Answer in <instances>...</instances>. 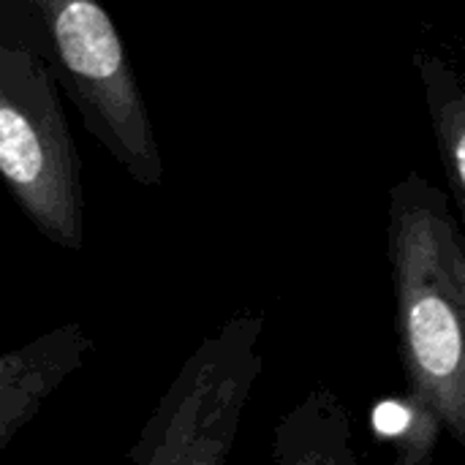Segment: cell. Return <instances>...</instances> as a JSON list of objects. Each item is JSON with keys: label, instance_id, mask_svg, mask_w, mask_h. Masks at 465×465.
Returning <instances> with one entry per match:
<instances>
[{"label": "cell", "instance_id": "6", "mask_svg": "<svg viewBox=\"0 0 465 465\" xmlns=\"http://www.w3.org/2000/svg\"><path fill=\"white\" fill-rule=\"evenodd\" d=\"M272 463L281 465H357L351 420L343 401L327 387L313 390L292 409L272 433Z\"/></svg>", "mask_w": 465, "mask_h": 465}, {"label": "cell", "instance_id": "8", "mask_svg": "<svg viewBox=\"0 0 465 465\" xmlns=\"http://www.w3.org/2000/svg\"><path fill=\"white\" fill-rule=\"evenodd\" d=\"M373 430L395 447L398 465L428 463L444 433L436 411L409 390L403 398H390L376 406Z\"/></svg>", "mask_w": 465, "mask_h": 465}, {"label": "cell", "instance_id": "4", "mask_svg": "<svg viewBox=\"0 0 465 465\" xmlns=\"http://www.w3.org/2000/svg\"><path fill=\"white\" fill-rule=\"evenodd\" d=\"M262 330V311H240L204 338L125 458L136 465L226 463L251 390L264 368L259 357Z\"/></svg>", "mask_w": 465, "mask_h": 465}, {"label": "cell", "instance_id": "1", "mask_svg": "<svg viewBox=\"0 0 465 465\" xmlns=\"http://www.w3.org/2000/svg\"><path fill=\"white\" fill-rule=\"evenodd\" d=\"M387 256L409 392L465 447V237L447 193L414 169L390 191Z\"/></svg>", "mask_w": 465, "mask_h": 465}, {"label": "cell", "instance_id": "3", "mask_svg": "<svg viewBox=\"0 0 465 465\" xmlns=\"http://www.w3.org/2000/svg\"><path fill=\"white\" fill-rule=\"evenodd\" d=\"M25 5L38 19L60 90L74 101L90 136L134 183L155 188L163 180L161 147L117 25L101 0H25Z\"/></svg>", "mask_w": 465, "mask_h": 465}, {"label": "cell", "instance_id": "2", "mask_svg": "<svg viewBox=\"0 0 465 465\" xmlns=\"http://www.w3.org/2000/svg\"><path fill=\"white\" fill-rule=\"evenodd\" d=\"M60 93L38 19L0 0V180L38 234L82 251V161Z\"/></svg>", "mask_w": 465, "mask_h": 465}, {"label": "cell", "instance_id": "7", "mask_svg": "<svg viewBox=\"0 0 465 465\" xmlns=\"http://www.w3.org/2000/svg\"><path fill=\"white\" fill-rule=\"evenodd\" d=\"M411 63L425 90L444 180L450 185L452 202L465 210V90L458 68L430 49H417Z\"/></svg>", "mask_w": 465, "mask_h": 465}, {"label": "cell", "instance_id": "5", "mask_svg": "<svg viewBox=\"0 0 465 465\" xmlns=\"http://www.w3.org/2000/svg\"><path fill=\"white\" fill-rule=\"evenodd\" d=\"M90 351L93 338L79 322H68L0 354V452L82 368Z\"/></svg>", "mask_w": 465, "mask_h": 465}]
</instances>
